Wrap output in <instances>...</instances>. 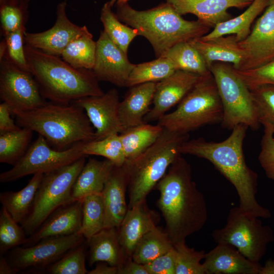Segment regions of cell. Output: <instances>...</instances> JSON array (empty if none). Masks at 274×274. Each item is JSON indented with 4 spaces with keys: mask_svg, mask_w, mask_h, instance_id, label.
Wrapping results in <instances>:
<instances>
[{
    "mask_svg": "<svg viewBox=\"0 0 274 274\" xmlns=\"http://www.w3.org/2000/svg\"><path fill=\"white\" fill-rule=\"evenodd\" d=\"M155 188L160 193L157 205L165 223V230L174 244L186 241L203 227L208 217L207 202L192 179L190 164L181 155Z\"/></svg>",
    "mask_w": 274,
    "mask_h": 274,
    "instance_id": "cell-1",
    "label": "cell"
},
{
    "mask_svg": "<svg viewBox=\"0 0 274 274\" xmlns=\"http://www.w3.org/2000/svg\"><path fill=\"white\" fill-rule=\"evenodd\" d=\"M249 127L239 124L231 134L221 142H209L202 138L187 140L180 148V153L206 159L232 184L239 197L238 207L243 211L258 218L268 219L270 211L256 199L258 174L247 164L243 143Z\"/></svg>",
    "mask_w": 274,
    "mask_h": 274,
    "instance_id": "cell-2",
    "label": "cell"
},
{
    "mask_svg": "<svg viewBox=\"0 0 274 274\" xmlns=\"http://www.w3.org/2000/svg\"><path fill=\"white\" fill-rule=\"evenodd\" d=\"M116 4L118 19L136 29L139 36L148 40L156 58L163 56L177 44L201 38L210 29L198 20L184 19L167 2L145 11L135 10L127 2Z\"/></svg>",
    "mask_w": 274,
    "mask_h": 274,
    "instance_id": "cell-3",
    "label": "cell"
},
{
    "mask_svg": "<svg viewBox=\"0 0 274 274\" xmlns=\"http://www.w3.org/2000/svg\"><path fill=\"white\" fill-rule=\"evenodd\" d=\"M24 51L30 72L45 99L69 104L83 97L105 93L92 70L74 68L59 56L26 44Z\"/></svg>",
    "mask_w": 274,
    "mask_h": 274,
    "instance_id": "cell-4",
    "label": "cell"
},
{
    "mask_svg": "<svg viewBox=\"0 0 274 274\" xmlns=\"http://www.w3.org/2000/svg\"><path fill=\"white\" fill-rule=\"evenodd\" d=\"M18 125L43 136L59 150L95 139L94 127L79 106L47 102L44 105L15 115Z\"/></svg>",
    "mask_w": 274,
    "mask_h": 274,
    "instance_id": "cell-5",
    "label": "cell"
},
{
    "mask_svg": "<svg viewBox=\"0 0 274 274\" xmlns=\"http://www.w3.org/2000/svg\"><path fill=\"white\" fill-rule=\"evenodd\" d=\"M188 140V133L164 128L151 146L135 158L126 161L123 167L127 179L128 208L146 200L172 163L181 155L180 148Z\"/></svg>",
    "mask_w": 274,
    "mask_h": 274,
    "instance_id": "cell-6",
    "label": "cell"
},
{
    "mask_svg": "<svg viewBox=\"0 0 274 274\" xmlns=\"http://www.w3.org/2000/svg\"><path fill=\"white\" fill-rule=\"evenodd\" d=\"M223 117L222 102L211 73L202 76L177 109L165 114L157 124L170 131L188 133L205 125L221 123Z\"/></svg>",
    "mask_w": 274,
    "mask_h": 274,
    "instance_id": "cell-7",
    "label": "cell"
},
{
    "mask_svg": "<svg viewBox=\"0 0 274 274\" xmlns=\"http://www.w3.org/2000/svg\"><path fill=\"white\" fill-rule=\"evenodd\" d=\"M86 156L44 174L30 212L21 224L27 237L32 235L55 210L74 201L72 188L86 162Z\"/></svg>",
    "mask_w": 274,
    "mask_h": 274,
    "instance_id": "cell-8",
    "label": "cell"
},
{
    "mask_svg": "<svg viewBox=\"0 0 274 274\" xmlns=\"http://www.w3.org/2000/svg\"><path fill=\"white\" fill-rule=\"evenodd\" d=\"M210 71L216 82L223 107L222 127L232 130L242 123L253 130H258L261 124L250 90L236 74L232 64L216 62L210 66Z\"/></svg>",
    "mask_w": 274,
    "mask_h": 274,
    "instance_id": "cell-9",
    "label": "cell"
},
{
    "mask_svg": "<svg viewBox=\"0 0 274 274\" xmlns=\"http://www.w3.org/2000/svg\"><path fill=\"white\" fill-rule=\"evenodd\" d=\"M259 218L234 207L229 211L226 225L214 230L212 237L217 244H228L250 261L259 263L274 235L272 229Z\"/></svg>",
    "mask_w": 274,
    "mask_h": 274,
    "instance_id": "cell-10",
    "label": "cell"
},
{
    "mask_svg": "<svg viewBox=\"0 0 274 274\" xmlns=\"http://www.w3.org/2000/svg\"><path fill=\"white\" fill-rule=\"evenodd\" d=\"M84 142L64 150L51 147L42 135L29 146L22 157L9 170L0 174V182H12L37 173L46 174L70 164L85 155L82 151Z\"/></svg>",
    "mask_w": 274,
    "mask_h": 274,
    "instance_id": "cell-11",
    "label": "cell"
},
{
    "mask_svg": "<svg viewBox=\"0 0 274 274\" xmlns=\"http://www.w3.org/2000/svg\"><path fill=\"white\" fill-rule=\"evenodd\" d=\"M0 97L14 115L47 102L32 73L18 68L5 56L0 59Z\"/></svg>",
    "mask_w": 274,
    "mask_h": 274,
    "instance_id": "cell-12",
    "label": "cell"
},
{
    "mask_svg": "<svg viewBox=\"0 0 274 274\" xmlns=\"http://www.w3.org/2000/svg\"><path fill=\"white\" fill-rule=\"evenodd\" d=\"M86 240L78 233L49 237L29 247L15 248L10 251L7 258L17 272L24 271L43 273L69 250Z\"/></svg>",
    "mask_w": 274,
    "mask_h": 274,
    "instance_id": "cell-13",
    "label": "cell"
},
{
    "mask_svg": "<svg viewBox=\"0 0 274 274\" xmlns=\"http://www.w3.org/2000/svg\"><path fill=\"white\" fill-rule=\"evenodd\" d=\"M238 44L245 55L239 70L255 68L274 59V0H270L250 35Z\"/></svg>",
    "mask_w": 274,
    "mask_h": 274,
    "instance_id": "cell-14",
    "label": "cell"
},
{
    "mask_svg": "<svg viewBox=\"0 0 274 274\" xmlns=\"http://www.w3.org/2000/svg\"><path fill=\"white\" fill-rule=\"evenodd\" d=\"M66 5V1L58 5L56 20L50 29L37 33L25 31V44L45 53L59 57L72 41L89 32L85 25H77L68 19L65 12Z\"/></svg>",
    "mask_w": 274,
    "mask_h": 274,
    "instance_id": "cell-15",
    "label": "cell"
},
{
    "mask_svg": "<svg viewBox=\"0 0 274 274\" xmlns=\"http://www.w3.org/2000/svg\"><path fill=\"white\" fill-rule=\"evenodd\" d=\"M72 103L85 112L95 129V140L123 131L119 114L120 101L117 89H111L102 95L83 97Z\"/></svg>",
    "mask_w": 274,
    "mask_h": 274,
    "instance_id": "cell-16",
    "label": "cell"
},
{
    "mask_svg": "<svg viewBox=\"0 0 274 274\" xmlns=\"http://www.w3.org/2000/svg\"><path fill=\"white\" fill-rule=\"evenodd\" d=\"M96 42L95 63L92 71L99 81L114 85L128 86L131 71L135 64L131 63L122 51L102 30Z\"/></svg>",
    "mask_w": 274,
    "mask_h": 274,
    "instance_id": "cell-17",
    "label": "cell"
},
{
    "mask_svg": "<svg viewBox=\"0 0 274 274\" xmlns=\"http://www.w3.org/2000/svg\"><path fill=\"white\" fill-rule=\"evenodd\" d=\"M202 76L176 70L165 79L156 83L153 107L145 117V123L158 121L179 102L194 87Z\"/></svg>",
    "mask_w": 274,
    "mask_h": 274,
    "instance_id": "cell-18",
    "label": "cell"
},
{
    "mask_svg": "<svg viewBox=\"0 0 274 274\" xmlns=\"http://www.w3.org/2000/svg\"><path fill=\"white\" fill-rule=\"evenodd\" d=\"M82 218V200L63 205L55 210L22 247L32 246L49 237L69 235L79 231Z\"/></svg>",
    "mask_w": 274,
    "mask_h": 274,
    "instance_id": "cell-19",
    "label": "cell"
},
{
    "mask_svg": "<svg viewBox=\"0 0 274 274\" xmlns=\"http://www.w3.org/2000/svg\"><path fill=\"white\" fill-rule=\"evenodd\" d=\"M181 15L192 14L198 20L214 28L218 23L231 18L230 8L243 9L253 0H166Z\"/></svg>",
    "mask_w": 274,
    "mask_h": 274,
    "instance_id": "cell-20",
    "label": "cell"
},
{
    "mask_svg": "<svg viewBox=\"0 0 274 274\" xmlns=\"http://www.w3.org/2000/svg\"><path fill=\"white\" fill-rule=\"evenodd\" d=\"M159 221V214L147 207L146 200L128 208L117 228L120 244L127 258H131L139 240L156 227Z\"/></svg>",
    "mask_w": 274,
    "mask_h": 274,
    "instance_id": "cell-21",
    "label": "cell"
},
{
    "mask_svg": "<svg viewBox=\"0 0 274 274\" xmlns=\"http://www.w3.org/2000/svg\"><path fill=\"white\" fill-rule=\"evenodd\" d=\"M207 274H259L261 265L250 261L237 249L219 243L207 253L202 263Z\"/></svg>",
    "mask_w": 274,
    "mask_h": 274,
    "instance_id": "cell-22",
    "label": "cell"
},
{
    "mask_svg": "<svg viewBox=\"0 0 274 274\" xmlns=\"http://www.w3.org/2000/svg\"><path fill=\"white\" fill-rule=\"evenodd\" d=\"M127 179L122 166H115L101 192L105 213V228H118L128 207L126 201Z\"/></svg>",
    "mask_w": 274,
    "mask_h": 274,
    "instance_id": "cell-23",
    "label": "cell"
},
{
    "mask_svg": "<svg viewBox=\"0 0 274 274\" xmlns=\"http://www.w3.org/2000/svg\"><path fill=\"white\" fill-rule=\"evenodd\" d=\"M156 83L147 82L130 87L119 106L120 120L123 130L145 123V117L150 111Z\"/></svg>",
    "mask_w": 274,
    "mask_h": 274,
    "instance_id": "cell-24",
    "label": "cell"
},
{
    "mask_svg": "<svg viewBox=\"0 0 274 274\" xmlns=\"http://www.w3.org/2000/svg\"><path fill=\"white\" fill-rule=\"evenodd\" d=\"M199 52L210 70L216 62L232 63L233 67L241 70L244 61V52L236 40L235 35L222 36L208 41L200 38L190 41Z\"/></svg>",
    "mask_w": 274,
    "mask_h": 274,
    "instance_id": "cell-25",
    "label": "cell"
},
{
    "mask_svg": "<svg viewBox=\"0 0 274 274\" xmlns=\"http://www.w3.org/2000/svg\"><path fill=\"white\" fill-rule=\"evenodd\" d=\"M115 164L105 159L90 158L85 162L72 188L73 201L82 200L86 196L101 193Z\"/></svg>",
    "mask_w": 274,
    "mask_h": 274,
    "instance_id": "cell-26",
    "label": "cell"
},
{
    "mask_svg": "<svg viewBox=\"0 0 274 274\" xmlns=\"http://www.w3.org/2000/svg\"><path fill=\"white\" fill-rule=\"evenodd\" d=\"M86 241L90 265L104 262L120 268L129 258L120 244L117 228H105Z\"/></svg>",
    "mask_w": 274,
    "mask_h": 274,
    "instance_id": "cell-27",
    "label": "cell"
},
{
    "mask_svg": "<svg viewBox=\"0 0 274 274\" xmlns=\"http://www.w3.org/2000/svg\"><path fill=\"white\" fill-rule=\"evenodd\" d=\"M270 0H253L241 15L217 24L212 31L200 39L208 41L226 35H235L238 42L251 33V26L256 17L269 5Z\"/></svg>",
    "mask_w": 274,
    "mask_h": 274,
    "instance_id": "cell-28",
    "label": "cell"
},
{
    "mask_svg": "<svg viewBox=\"0 0 274 274\" xmlns=\"http://www.w3.org/2000/svg\"><path fill=\"white\" fill-rule=\"evenodd\" d=\"M43 176V173L35 174L23 189L18 191H8L0 193L2 207L20 225L30 212Z\"/></svg>",
    "mask_w": 274,
    "mask_h": 274,
    "instance_id": "cell-29",
    "label": "cell"
},
{
    "mask_svg": "<svg viewBox=\"0 0 274 274\" xmlns=\"http://www.w3.org/2000/svg\"><path fill=\"white\" fill-rule=\"evenodd\" d=\"M163 129L158 124L154 125L147 123L124 129L119 135L126 160L135 158L147 149Z\"/></svg>",
    "mask_w": 274,
    "mask_h": 274,
    "instance_id": "cell-30",
    "label": "cell"
},
{
    "mask_svg": "<svg viewBox=\"0 0 274 274\" xmlns=\"http://www.w3.org/2000/svg\"><path fill=\"white\" fill-rule=\"evenodd\" d=\"M174 247V244L165 229L156 226L139 240L131 258L139 263L146 264Z\"/></svg>",
    "mask_w": 274,
    "mask_h": 274,
    "instance_id": "cell-31",
    "label": "cell"
},
{
    "mask_svg": "<svg viewBox=\"0 0 274 274\" xmlns=\"http://www.w3.org/2000/svg\"><path fill=\"white\" fill-rule=\"evenodd\" d=\"M162 57L170 59L177 70L205 76L211 74L203 57L190 42L177 44Z\"/></svg>",
    "mask_w": 274,
    "mask_h": 274,
    "instance_id": "cell-32",
    "label": "cell"
},
{
    "mask_svg": "<svg viewBox=\"0 0 274 274\" xmlns=\"http://www.w3.org/2000/svg\"><path fill=\"white\" fill-rule=\"evenodd\" d=\"M96 42L90 32L72 41L62 51L61 57L72 66L92 70L96 55Z\"/></svg>",
    "mask_w": 274,
    "mask_h": 274,
    "instance_id": "cell-33",
    "label": "cell"
},
{
    "mask_svg": "<svg viewBox=\"0 0 274 274\" xmlns=\"http://www.w3.org/2000/svg\"><path fill=\"white\" fill-rule=\"evenodd\" d=\"M28 128L0 134V162L15 165L25 154L33 134Z\"/></svg>",
    "mask_w": 274,
    "mask_h": 274,
    "instance_id": "cell-34",
    "label": "cell"
},
{
    "mask_svg": "<svg viewBox=\"0 0 274 274\" xmlns=\"http://www.w3.org/2000/svg\"><path fill=\"white\" fill-rule=\"evenodd\" d=\"M110 1L103 6L100 19L104 30L110 40L122 51L127 54L129 44L133 39L139 36L138 30L121 23L112 10Z\"/></svg>",
    "mask_w": 274,
    "mask_h": 274,
    "instance_id": "cell-35",
    "label": "cell"
},
{
    "mask_svg": "<svg viewBox=\"0 0 274 274\" xmlns=\"http://www.w3.org/2000/svg\"><path fill=\"white\" fill-rule=\"evenodd\" d=\"M176 70L173 62L165 57L135 64L130 75L127 87L147 82H159Z\"/></svg>",
    "mask_w": 274,
    "mask_h": 274,
    "instance_id": "cell-36",
    "label": "cell"
},
{
    "mask_svg": "<svg viewBox=\"0 0 274 274\" xmlns=\"http://www.w3.org/2000/svg\"><path fill=\"white\" fill-rule=\"evenodd\" d=\"M105 213L101 193L86 196L82 200V218L78 233L88 240L105 228Z\"/></svg>",
    "mask_w": 274,
    "mask_h": 274,
    "instance_id": "cell-37",
    "label": "cell"
},
{
    "mask_svg": "<svg viewBox=\"0 0 274 274\" xmlns=\"http://www.w3.org/2000/svg\"><path fill=\"white\" fill-rule=\"evenodd\" d=\"M30 0H0L1 33L3 37L25 28Z\"/></svg>",
    "mask_w": 274,
    "mask_h": 274,
    "instance_id": "cell-38",
    "label": "cell"
},
{
    "mask_svg": "<svg viewBox=\"0 0 274 274\" xmlns=\"http://www.w3.org/2000/svg\"><path fill=\"white\" fill-rule=\"evenodd\" d=\"M83 153L86 155H96L111 161L115 166H122L126 161L120 135L115 133L99 140L84 142Z\"/></svg>",
    "mask_w": 274,
    "mask_h": 274,
    "instance_id": "cell-39",
    "label": "cell"
},
{
    "mask_svg": "<svg viewBox=\"0 0 274 274\" xmlns=\"http://www.w3.org/2000/svg\"><path fill=\"white\" fill-rule=\"evenodd\" d=\"M11 217L7 210L2 207L0 211V254L22 246L27 242L24 229Z\"/></svg>",
    "mask_w": 274,
    "mask_h": 274,
    "instance_id": "cell-40",
    "label": "cell"
},
{
    "mask_svg": "<svg viewBox=\"0 0 274 274\" xmlns=\"http://www.w3.org/2000/svg\"><path fill=\"white\" fill-rule=\"evenodd\" d=\"M86 240L69 250L44 272L50 274H86Z\"/></svg>",
    "mask_w": 274,
    "mask_h": 274,
    "instance_id": "cell-41",
    "label": "cell"
},
{
    "mask_svg": "<svg viewBox=\"0 0 274 274\" xmlns=\"http://www.w3.org/2000/svg\"><path fill=\"white\" fill-rule=\"evenodd\" d=\"M176 251L175 274H207L203 263L206 253L189 247L186 241L174 244Z\"/></svg>",
    "mask_w": 274,
    "mask_h": 274,
    "instance_id": "cell-42",
    "label": "cell"
},
{
    "mask_svg": "<svg viewBox=\"0 0 274 274\" xmlns=\"http://www.w3.org/2000/svg\"><path fill=\"white\" fill-rule=\"evenodd\" d=\"M258 120L274 130V86L263 85L250 89Z\"/></svg>",
    "mask_w": 274,
    "mask_h": 274,
    "instance_id": "cell-43",
    "label": "cell"
},
{
    "mask_svg": "<svg viewBox=\"0 0 274 274\" xmlns=\"http://www.w3.org/2000/svg\"><path fill=\"white\" fill-rule=\"evenodd\" d=\"M25 31L26 28H22L4 37L7 44V52L5 56L18 68L31 73L23 45Z\"/></svg>",
    "mask_w": 274,
    "mask_h": 274,
    "instance_id": "cell-44",
    "label": "cell"
},
{
    "mask_svg": "<svg viewBox=\"0 0 274 274\" xmlns=\"http://www.w3.org/2000/svg\"><path fill=\"white\" fill-rule=\"evenodd\" d=\"M234 71L249 89L263 85L274 86V59L255 68Z\"/></svg>",
    "mask_w": 274,
    "mask_h": 274,
    "instance_id": "cell-45",
    "label": "cell"
},
{
    "mask_svg": "<svg viewBox=\"0 0 274 274\" xmlns=\"http://www.w3.org/2000/svg\"><path fill=\"white\" fill-rule=\"evenodd\" d=\"M263 126L258 160L267 177L274 181V130L268 124Z\"/></svg>",
    "mask_w": 274,
    "mask_h": 274,
    "instance_id": "cell-46",
    "label": "cell"
},
{
    "mask_svg": "<svg viewBox=\"0 0 274 274\" xmlns=\"http://www.w3.org/2000/svg\"><path fill=\"white\" fill-rule=\"evenodd\" d=\"M176 258V251L174 247L145 265L149 274H175Z\"/></svg>",
    "mask_w": 274,
    "mask_h": 274,
    "instance_id": "cell-47",
    "label": "cell"
},
{
    "mask_svg": "<svg viewBox=\"0 0 274 274\" xmlns=\"http://www.w3.org/2000/svg\"><path fill=\"white\" fill-rule=\"evenodd\" d=\"M12 114L9 106L5 102L0 104V134L18 130L20 126L17 125L11 117Z\"/></svg>",
    "mask_w": 274,
    "mask_h": 274,
    "instance_id": "cell-48",
    "label": "cell"
},
{
    "mask_svg": "<svg viewBox=\"0 0 274 274\" xmlns=\"http://www.w3.org/2000/svg\"><path fill=\"white\" fill-rule=\"evenodd\" d=\"M118 274H149V272L145 264L139 263L129 258L119 268Z\"/></svg>",
    "mask_w": 274,
    "mask_h": 274,
    "instance_id": "cell-49",
    "label": "cell"
},
{
    "mask_svg": "<svg viewBox=\"0 0 274 274\" xmlns=\"http://www.w3.org/2000/svg\"><path fill=\"white\" fill-rule=\"evenodd\" d=\"M119 267L109 264L97 263L95 267L87 274H118Z\"/></svg>",
    "mask_w": 274,
    "mask_h": 274,
    "instance_id": "cell-50",
    "label": "cell"
},
{
    "mask_svg": "<svg viewBox=\"0 0 274 274\" xmlns=\"http://www.w3.org/2000/svg\"><path fill=\"white\" fill-rule=\"evenodd\" d=\"M17 272L10 265L6 257L0 255V274H14Z\"/></svg>",
    "mask_w": 274,
    "mask_h": 274,
    "instance_id": "cell-51",
    "label": "cell"
},
{
    "mask_svg": "<svg viewBox=\"0 0 274 274\" xmlns=\"http://www.w3.org/2000/svg\"><path fill=\"white\" fill-rule=\"evenodd\" d=\"M259 274H274V260L268 259L263 266H261Z\"/></svg>",
    "mask_w": 274,
    "mask_h": 274,
    "instance_id": "cell-52",
    "label": "cell"
},
{
    "mask_svg": "<svg viewBox=\"0 0 274 274\" xmlns=\"http://www.w3.org/2000/svg\"><path fill=\"white\" fill-rule=\"evenodd\" d=\"M7 52L6 42L4 38L0 43V59H2L6 55Z\"/></svg>",
    "mask_w": 274,
    "mask_h": 274,
    "instance_id": "cell-53",
    "label": "cell"
},
{
    "mask_svg": "<svg viewBox=\"0 0 274 274\" xmlns=\"http://www.w3.org/2000/svg\"><path fill=\"white\" fill-rule=\"evenodd\" d=\"M118 0H111L110 1V4L112 6V7H113L114 6V5L116 3V2H117Z\"/></svg>",
    "mask_w": 274,
    "mask_h": 274,
    "instance_id": "cell-54",
    "label": "cell"
},
{
    "mask_svg": "<svg viewBox=\"0 0 274 274\" xmlns=\"http://www.w3.org/2000/svg\"><path fill=\"white\" fill-rule=\"evenodd\" d=\"M129 0H118L116 2L117 3H126Z\"/></svg>",
    "mask_w": 274,
    "mask_h": 274,
    "instance_id": "cell-55",
    "label": "cell"
}]
</instances>
